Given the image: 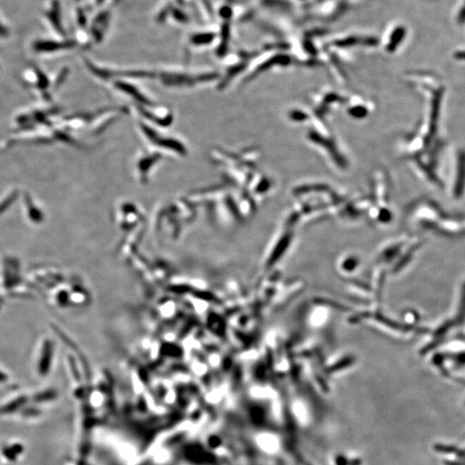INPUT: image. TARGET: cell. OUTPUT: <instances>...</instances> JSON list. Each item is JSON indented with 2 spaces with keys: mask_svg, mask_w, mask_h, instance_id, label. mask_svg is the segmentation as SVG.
<instances>
[{
  "mask_svg": "<svg viewBox=\"0 0 465 465\" xmlns=\"http://www.w3.org/2000/svg\"><path fill=\"white\" fill-rule=\"evenodd\" d=\"M308 139L311 142L314 146L319 147L321 151L327 154V159L333 161V165L340 168H345L347 166V160L344 157V155L339 151V148L336 143V141L332 136L328 135L326 130H324V135L322 131H317L316 130H309L308 134Z\"/></svg>",
  "mask_w": 465,
  "mask_h": 465,
  "instance_id": "2",
  "label": "cell"
},
{
  "mask_svg": "<svg viewBox=\"0 0 465 465\" xmlns=\"http://www.w3.org/2000/svg\"><path fill=\"white\" fill-rule=\"evenodd\" d=\"M53 353H54L53 343L51 340L46 339L43 343V349L41 352V356H40L39 362H38V372L40 375L45 376L49 372L52 364V359H53Z\"/></svg>",
  "mask_w": 465,
  "mask_h": 465,
  "instance_id": "4",
  "label": "cell"
},
{
  "mask_svg": "<svg viewBox=\"0 0 465 465\" xmlns=\"http://www.w3.org/2000/svg\"><path fill=\"white\" fill-rule=\"evenodd\" d=\"M55 398L56 393L53 389L36 393L32 397L17 394L0 404V416L28 422L38 420L48 412L47 408L55 402Z\"/></svg>",
  "mask_w": 465,
  "mask_h": 465,
  "instance_id": "1",
  "label": "cell"
},
{
  "mask_svg": "<svg viewBox=\"0 0 465 465\" xmlns=\"http://www.w3.org/2000/svg\"><path fill=\"white\" fill-rule=\"evenodd\" d=\"M58 4L59 3L56 0H51L49 2V6L46 8L45 19H47L48 24L50 25V28L58 32L59 35H61L62 31H61V21L59 19L60 13H59Z\"/></svg>",
  "mask_w": 465,
  "mask_h": 465,
  "instance_id": "5",
  "label": "cell"
},
{
  "mask_svg": "<svg viewBox=\"0 0 465 465\" xmlns=\"http://www.w3.org/2000/svg\"><path fill=\"white\" fill-rule=\"evenodd\" d=\"M0 307H1V302H0Z\"/></svg>",
  "mask_w": 465,
  "mask_h": 465,
  "instance_id": "7",
  "label": "cell"
},
{
  "mask_svg": "<svg viewBox=\"0 0 465 465\" xmlns=\"http://www.w3.org/2000/svg\"><path fill=\"white\" fill-rule=\"evenodd\" d=\"M25 453L21 442L7 441L0 445V465H19Z\"/></svg>",
  "mask_w": 465,
  "mask_h": 465,
  "instance_id": "3",
  "label": "cell"
},
{
  "mask_svg": "<svg viewBox=\"0 0 465 465\" xmlns=\"http://www.w3.org/2000/svg\"><path fill=\"white\" fill-rule=\"evenodd\" d=\"M347 112L353 118H366L369 113L368 105L366 103H363L362 100L360 98L356 97L353 100V103H350Z\"/></svg>",
  "mask_w": 465,
  "mask_h": 465,
  "instance_id": "6",
  "label": "cell"
}]
</instances>
